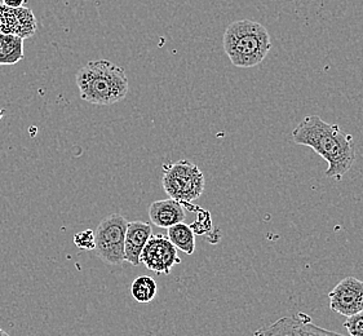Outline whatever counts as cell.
<instances>
[{
	"instance_id": "1",
	"label": "cell",
	"mask_w": 363,
	"mask_h": 336,
	"mask_svg": "<svg viewBox=\"0 0 363 336\" xmlns=\"http://www.w3.org/2000/svg\"><path fill=\"white\" fill-rule=\"evenodd\" d=\"M295 144L313 149L327 162L326 176L342 181L356 161L353 136L339 125H330L318 116H308L292 131Z\"/></svg>"
},
{
	"instance_id": "2",
	"label": "cell",
	"mask_w": 363,
	"mask_h": 336,
	"mask_svg": "<svg viewBox=\"0 0 363 336\" xmlns=\"http://www.w3.org/2000/svg\"><path fill=\"white\" fill-rule=\"evenodd\" d=\"M80 99L92 105L121 103L130 92V82L122 66L109 60L89 61L75 75Z\"/></svg>"
},
{
	"instance_id": "3",
	"label": "cell",
	"mask_w": 363,
	"mask_h": 336,
	"mask_svg": "<svg viewBox=\"0 0 363 336\" xmlns=\"http://www.w3.org/2000/svg\"><path fill=\"white\" fill-rule=\"evenodd\" d=\"M223 43L226 56L237 67H254L262 64L272 48L268 30L252 20L230 23Z\"/></svg>"
},
{
	"instance_id": "4",
	"label": "cell",
	"mask_w": 363,
	"mask_h": 336,
	"mask_svg": "<svg viewBox=\"0 0 363 336\" xmlns=\"http://www.w3.org/2000/svg\"><path fill=\"white\" fill-rule=\"evenodd\" d=\"M204 176L201 168L186 159L164 167L163 189L168 197L180 203H190L203 194Z\"/></svg>"
},
{
	"instance_id": "5",
	"label": "cell",
	"mask_w": 363,
	"mask_h": 336,
	"mask_svg": "<svg viewBox=\"0 0 363 336\" xmlns=\"http://www.w3.org/2000/svg\"><path fill=\"white\" fill-rule=\"evenodd\" d=\"M128 221L121 213H111L100 221L95 230L96 255L110 265L124 262V240Z\"/></svg>"
},
{
	"instance_id": "6",
	"label": "cell",
	"mask_w": 363,
	"mask_h": 336,
	"mask_svg": "<svg viewBox=\"0 0 363 336\" xmlns=\"http://www.w3.org/2000/svg\"><path fill=\"white\" fill-rule=\"evenodd\" d=\"M140 263L158 274H169L176 264L182 263V259L167 237L153 234L140 255Z\"/></svg>"
},
{
	"instance_id": "7",
	"label": "cell",
	"mask_w": 363,
	"mask_h": 336,
	"mask_svg": "<svg viewBox=\"0 0 363 336\" xmlns=\"http://www.w3.org/2000/svg\"><path fill=\"white\" fill-rule=\"evenodd\" d=\"M330 308L337 315H357L363 310V282L356 277H347L328 293Z\"/></svg>"
},
{
	"instance_id": "8",
	"label": "cell",
	"mask_w": 363,
	"mask_h": 336,
	"mask_svg": "<svg viewBox=\"0 0 363 336\" xmlns=\"http://www.w3.org/2000/svg\"><path fill=\"white\" fill-rule=\"evenodd\" d=\"M37 30V20L29 8L0 6V34L29 38Z\"/></svg>"
},
{
	"instance_id": "9",
	"label": "cell",
	"mask_w": 363,
	"mask_h": 336,
	"mask_svg": "<svg viewBox=\"0 0 363 336\" xmlns=\"http://www.w3.org/2000/svg\"><path fill=\"white\" fill-rule=\"evenodd\" d=\"M313 323L306 315H289L255 331L254 336H313Z\"/></svg>"
},
{
	"instance_id": "10",
	"label": "cell",
	"mask_w": 363,
	"mask_h": 336,
	"mask_svg": "<svg viewBox=\"0 0 363 336\" xmlns=\"http://www.w3.org/2000/svg\"><path fill=\"white\" fill-rule=\"evenodd\" d=\"M153 235V229L149 223L132 221L128 223L124 240V262L133 267L140 265V255L146 243Z\"/></svg>"
},
{
	"instance_id": "11",
	"label": "cell",
	"mask_w": 363,
	"mask_h": 336,
	"mask_svg": "<svg viewBox=\"0 0 363 336\" xmlns=\"http://www.w3.org/2000/svg\"><path fill=\"white\" fill-rule=\"evenodd\" d=\"M149 218L155 227L168 229L182 223L186 218V213L180 202L168 198L155 201L149 206Z\"/></svg>"
},
{
	"instance_id": "12",
	"label": "cell",
	"mask_w": 363,
	"mask_h": 336,
	"mask_svg": "<svg viewBox=\"0 0 363 336\" xmlns=\"http://www.w3.org/2000/svg\"><path fill=\"white\" fill-rule=\"evenodd\" d=\"M168 240L174 245L176 250H182L186 255H193L196 251V233L193 229L180 223L174 227L168 228Z\"/></svg>"
},
{
	"instance_id": "13",
	"label": "cell",
	"mask_w": 363,
	"mask_h": 336,
	"mask_svg": "<svg viewBox=\"0 0 363 336\" xmlns=\"http://www.w3.org/2000/svg\"><path fill=\"white\" fill-rule=\"evenodd\" d=\"M23 59V39L0 34V65H15Z\"/></svg>"
},
{
	"instance_id": "14",
	"label": "cell",
	"mask_w": 363,
	"mask_h": 336,
	"mask_svg": "<svg viewBox=\"0 0 363 336\" xmlns=\"http://www.w3.org/2000/svg\"><path fill=\"white\" fill-rule=\"evenodd\" d=\"M157 290H158L157 282L149 276H141L132 282V298L141 304L153 301L157 295Z\"/></svg>"
},
{
	"instance_id": "15",
	"label": "cell",
	"mask_w": 363,
	"mask_h": 336,
	"mask_svg": "<svg viewBox=\"0 0 363 336\" xmlns=\"http://www.w3.org/2000/svg\"><path fill=\"white\" fill-rule=\"evenodd\" d=\"M74 243L80 250H86V251L95 250V232L91 230V229H87L84 232L75 234L74 235Z\"/></svg>"
},
{
	"instance_id": "16",
	"label": "cell",
	"mask_w": 363,
	"mask_h": 336,
	"mask_svg": "<svg viewBox=\"0 0 363 336\" xmlns=\"http://www.w3.org/2000/svg\"><path fill=\"white\" fill-rule=\"evenodd\" d=\"M344 327L348 331L349 336H363V310L348 317L344 322Z\"/></svg>"
},
{
	"instance_id": "17",
	"label": "cell",
	"mask_w": 363,
	"mask_h": 336,
	"mask_svg": "<svg viewBox=\"0 0 363 336\" xmlns=\"http://www.w3.org/2000/svg\"><path fill=\"white\" fill-rule=\"evenodd\" d=\"M313 336H345L342 334H337L334 331H328V330L320 329L318 326H313Z\"/></svg>"
},
{
	"instance_id": "18",
	"label": "cell",
	"mask_w": 363,
	"mask_h": 336,
	"mask_svg": "<svg viewBox=\"0 0 363 336\" xmlns=\"http://www.w3.org/2000/svg\"><path fill=\"white\" fill-rule=\"evenodd\" d=\"M3 6L9 8H21L26 3V0H1Z\"/></svg>"
},
{
	"instance_id": "19",
	"label": "cell",
	"mask_w": 363,
	"mask_h": 336,
	"mask_svg": "<svg viewBox=\"0 0 363 336\" xmlns=\"http://www.w3.org/2000/svg\"><path fill=\"white\" fill-rule=\"evenodd\" d=\"M6 116V110L4 109H0V121L3 119V117Z\"/></svg>"
},
{
	"instance_id": "20",
	"label": "cell",
	"mask_w": 363,
	"mask_h": 336,
	"mask_svg": "<svg viewBox=\"0 0 363 336\" xmlns=\"http://www.w3.org/2000/svg\"><path fill=\"white\" fill-rule=\"evenodd\" d=\"M0 336H11V335H9V334H8V332H6V331H4V330L0 329Z\"/></svg>"
}]
</instances>
